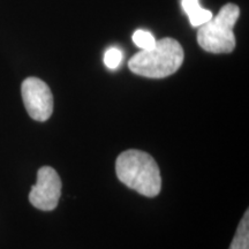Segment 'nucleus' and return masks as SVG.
Wrapping results in <instances>:
<instances>
[{"label":"nucleus","instance_id":"obj_1","mask_svg":"<svg viewBox=\"0 0 249 249\" xmlns=\"http://www.w3.org/2000/svg\"><path fill=\"white\" fill-rule=\"evenodd\" d=\"M118 179L128 188L147 197H155L161 189L160 167L147 152L130 149L121 152L116 161Z\"/></svg>","mask_w":249,"mask_h":249},{"label":"nucleus","instance_id":"obj_2","mask_svg":"<svg viewBox=\"0 0 249 249\" xmlns=\"http://www.w3.org/2000/svg\"><path fill=\"white\" fill-rule=\"evenodd\" d=\"M183 62V50L178 40L163 38L148 50H141L128 61L134 74L149 79H163L176 73Z\"/></svg>","mask_w":249,"mask_h":249},{"label":"nucleus","instance_id":"obj_3","mask_svg":"<svg viewBox=\"0 0 249 249\" xmlns=\"http://www.w3.org/2000/svg\"><path fill=\"white\" fill-rule=\"evenodd\" d=\"M239 17L240 9L238 6H223L216 17L198 27L197 43L201 48L210 53H231L236 44L233 28Z\"/></svg>","mask_w":249,"mask_h":249},{"label":"nucleus","instance_id":"obj_4","mask_svg":"<svg viewBox=\"0 0 249 249\" xmlns=\"http://www.w3.org/2000/svg\"><path fill=\"white\" fill-rule=\"evenodd\" d=\"M22 99L28 114L36 121H46L53 112V96L44 81L28 77L21 86Z\"/></svg>","mask_w":249,"mask_h":249},{"label":"nucleus","instance_id":"obj_5","mask_svg":"<svg viewBox=\"0 0 249 249\" xmlns=\"http://www.w3.org/2000/svg\"><path fill=\"white\" fill-rule=\"evenodd\" d=\"M61 196V180L53 167L43 166L37 172V182L29 193V201L42 211L57 208Z\"/></svg>","mask_w":249,"mask_h":249},{"label":"nucleus","instance_id":"obj_6","mask_svg":"<svg viewBox=\"0 0 249 249\" xmlns=\"http://www.w3.org/2000/svg\"><path fill=\"white\" fill-rule=\"evenodd\" d=\"M181 5L193 27H201L213 18V13L201 7L198 0H181Z\"/></svg>","mask_w":249,"mask_h":249},{"label":"nucleus","instance_id":"obj_7","mask_svg":"<svg viewBox=\"0 0 249 249\" xmlns=\"http://www.w3.org/2000/svg\"><path fill=\"white\" fill-rule=\"evenodd\" d=\"M229 249H249V211L246 210Z\"/></svg>","mask_w":249,"mask_h":249},{"label":"nucleus","instance_id":"obj_8","mask_svg":"<svg viewBox=\"0 0 249 249\" xmlns=\"http://www.w3.org/2000/svg\"><path fill=\"white\" fill-rule=\"evenodd\" d=\"M133 42L141 50H148L156 44V39L151 33L139 29L133 34Z\"/></svg>","mask_w":249,"mask_h":249},{"label":"nucleus","instance_id":"obj_9","mask_svg":"<svg viewBox=\"0 0 249 249\" xmlns=\"http://www.w3.org/2000/svg\"><path fill=\"white\" fill-rule=\"evenodd\" d=\"M123 61V52L118 48H110L104 54V64L110 70H116Z\"/></svg>","mask_w":249,"mask_h":249}]
</instances>
